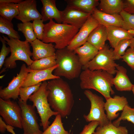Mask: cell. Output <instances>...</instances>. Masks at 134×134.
Segmentation results:
<instances>
[{
    "label": "cell",
    "instance_id": "obj_10",
    "mask_svg": "<svg viewBox=\"0 0 134 134\" xmlns=\"http://www.w3.org/2000/svg\"><path fill=\"white\" fill-rule=\"evenodd\" d=\"M18 103L21 109L23 134H42L43 132L40 129L35 107L24 102L20 98Z\"/></svg>",
    "mask_w": 134,
    "mask_h": 134
},
{
    "label": "cell",
    "instance_id": "obj_31",
    "mask_svg": "<svg viewBox=\"0 0 134 134\" xmlns=\"http://www.w3.org/2000/svg\"><path fill=\"white\" fill-rule=\"evenodd\" d=\"M17 27L18 31L23 34L26 41L29 43L37 39L34 32L32 23L30 22L18 23Z\"/></svg>",
    "mask_w": 134,
    "mask_h": 134
},
{
    "label": "cell",
    "instance_id": "obj_30",
    "mask_svg": "<svg viewBox=\"0 0 134 134\" xmlns=\"http://www.w3.org/2000/svg\"><path fill=\"white\" fill-rule=\"evenodd\" d=\"M0 32L7 35L8 37L20 39L17 31L14 30L11 22L1 16L0 17Z\"/></svg>",
    "mask_w": 134,
    "mask_h": 134
},
{
    "label": "cell",
    "instance_id": "obj_25",
    "mask_svg": "<svg viewBox=\"0 0 134 134\" xmlns=\"http://www.w3.org/2000/svg\"><path fill=\"white\" fill-rule=\"evenodd\" d=\"M67 5L81 11L91 14L99 3L98 0H66Z\"/></svg>",
    "mask_w": 134,
    "mask_h": 134
},
{
    "label": "cell",
    "instance_id": "obj_45",
    "mask_svg": "<svg viewBox=\"0 0 134 134\" xmlns=\"http://www.w3.org/2000/svg\"><path fill=\"white\" fill-rule=\"evenodd\" d=\"M132 91L134 95V84H133V86L132 89Z\"/></svg>",
    "mask_w": 134,
    "mask_h": 134
},
{
    "label": "cell",
    "instance_id": "obj_5",
    "mask_svg": "<svg viewBox=\"0 0 134 134\" xmlns=\"http://www.w3.org/2000/svg\"><path fill=\"white\" fill-rule=\"evenodd\" d=\"M6 43L11 50L10 56L5 60V68L3 72L6 69H13L17 67L16 61L20 60L24 62L28 66L32 64L33 60L31 59L32 53L30 49V43L26 41L2 35Z\"/></svg>",
    "mask_w": 134,
    "mask_h": 134
},
{
    "label": "cell",
    "instance_id": "obj_32",
    "mask_svg": "<svg viewBox=\"0 0 134 134\" xmlns=\"http://www.w3.org/2000/svg\"><path fill=\"white\" fill-rule=\"evenodd\" d=\"M127 120L134 125V108L131 107L129 104L126 105L122 112L120 116L112 123L115 126H119L121 121Z\"/></svg>",
    "mask_w": 134,
    "mask_h": 134
},
{
    "label": "cell",
    "instance_id": "obj_39",
    "mask_svg": "<svg viewBox=\"0 0 134 134\" xmlns=\"http://www.w3.org/2000/svg\"><path fill=\"white\" fill-rule=\"evenodd\" d=\"M99 125V123L96 121L90 122L84 126L79 134H93Z\"/></svg>",
    "mask_w": 134,
    "mask_h": 134
},
{
    "label": "cell",
    "instance_id": "obj_27",
    "mask_svg": "<svg viewBox=\"0 0 134 134\" xmlns=\"http://www.w3.org/2000/svg\"><path fill=\"white\" fill-rule=\"evenodd\" d=\"M128 133L126 127H117L111 122L103 126H98L93 134H128Z\"/></svg>",
    "mask_w": 134,
    "mask_h": 134
},
{
    "label": "cell",
    "instance_id": "obj_2",
    "mask_svg": "<svg viewBox=\"0 0 134 134\" xmlns=\"http://www.w3.org/2000/svg\"><path fill=\"white\" fill-rule=\"evenodd\" d=\"M79 77L80 86L82 89L95 90L103 96L106 100L114 93L112 88L113 85L112 80L114 77L105 71L85 69L81 72Z\"/></svg>",
    "mask_w": 134,
    "mask_h": 134
},
{
    "label": "cell",
    "instance_id": "obj_7",
    "mask_svg": "<svg viewBox=\"0 0 134 134\" xmlns=\"http://www.w3.org/2000/svg\"><path fill=\"white\" fill-rule=\"evenodd\" d=\"M114 49L110 48L107 45L99 52L94 58L87 64L83 66L84 70H101L113 75L116 73V67L119 64L116 63Z\"/></svg>",
    "mask_w": 134,
    "mask_h": 134
},
{
    "label": "cell",
    "instance_id": "obj_34",
    "mask_svg": "<svg viewBox=\"0 0 134 134\" xmlns=\"http://www.w3.org/2000/svg\"><path fill=\"white\" fill-rule=\"evenodd\" d=\"M130 39H125L121 40L114 49L113 53L115 60H119L125 54L127 47L130 46Z\"/></svg>",
    "mask_w": 134,
    "mask_h": 134
},
{
    "label": "cell",
    "instance_id": "obj_4",
    "mask_svg": "<svg viewBox=\"0 0 134 134\" xmlns=\"http://www.w3.org/2000/svg\"><path fill=\"white\" fill-rule=\"evenodd\" d=\"M56 57V65L58 66L54 71V75L69 80L79 76L82 66L74 51L68 49L67 47L57 49Z\"/></svg>",
    "mask_w": 134,
    "mask_h": 134
},
{
    "label": "cell",
    "instance_id": "obj_36",
    "mask_svg": "<svg viewBox=\"0 0 134 134\" xmlns=\"http://www.w3.org/2000/svg\"><path fill=\"white\" fill-rule=\"evenodd\" d=\"M43 21L41 19L33 21V28L35 35L37 39L42 40L44 30V24Z\"/></svg>",
    "mask_w": 134,
    "mask_h": 134
},
{
    "label": "cell",
    "instance_id": "obj_19",
    "mask_svg": "<svg viewBox=\"0 0 134 134\" xmlns=\"http://www.w3.org/2000/svg\"><path fill=\"white\" fill-rule=\"evenodd\" d=\"M42 4L41 15L44 21L54 19L58 23H62V11L56 7V0H41Z\"/></svg>",
    "mask_w": 134,
    "mask_h": 134
},
{
    "label": "cell",
    "instance_id": "obj_33",
    "mask_svg": "<svg viewBox=\"0 0 134 134\" xmlns=\"http://www.w3.org/2000/svg\"><path fill=\"white\" fill-rule=\"evenodd\" d=\"M42 83L36 85L25 87H21L20 90V99L23 101L27 103L30 97L39 89Z\"/></svg>",
    "mask_w": 134,
    "mask_h": 134
},
{
    "label": "cell",
    "instance_id": "obj_42",
    "mask_svg": "<svg viewBox=\"0 0 134 134\" xmlns=\"http://www.w3.org/2000/svg\"><path fill=\"white\" fill-rule=\"evenodd\" d=\"M22 1L21 0H0V4L12 3L18 4Z\"/></svg>",
    "mask_w": 134,
    "mask_h": 134
},
{
    "label": "cell",
    "instance_id": "obj_18",
    "mask_svg": "<svg viewBox=\"0 0 134 134\" xmlns=\"http://www.w3.org/2000/svg\"><path fill=\"white\" fill-rule=\"evenodd\" d=\"M127 70L123 67L118 65L116 67V75L112 82L119 91H130L133 85L127 74Z\"/></svg>",
    "mask_w": 134,
    "mask_h": 134
},
{
    "label": "cell",
    "instance_id": "obj_12",
    "mask_svg": "<svg viewBox=\"0 0 134 134\" xmlns=\"http://www.w3.org/2000/svg\"><path fill=\"white\" fill-rule=\"evenodd\" d=\"M99 25L98 22L91 15L67 47V48L73 51L82 45L87 41L91 32Z\"/></svg>",
    "mask_w": 134,
    "mask_h": 134
},
{
    "label": "cell",
    "instance_id": "obj_8",
    "mask_svg": "<svg viewBox=\"0 0 134 134\" xmlns=\"http://www.w3.org/2000/svg\"><path fill=\"white\" fill-rule=\"evenodd\" d=\"M84 94L91 103L89 113L87 115L84 114L83 115L86 121H97L99 123V126L101 127L107 125L111 122L109 120L105 113V102L103 98L89 90H85Z\"/></svg>",
    "mask_w": 134,
    "mask_h": 134
},
{
    "label": "cell",
    "instance_id": "obj_28",
    "mask_svg": "<svg viewBox=\"0 0 134 134\" xmlns=\"http://www.w3.org/2000/svg\"><path fill=\"white\" fill-rule=\"evenodd\" d=\"M19 14L17 4L14 3L0 4V15L11 22Z\"/></svg>",
    "mask_w": 134,
    "mask_h": 134
},
{
    "label": "cell",
    "instance_id": "obj_26",
    "mask_svg": "<svg viewBox=\"0 0 134 134\" xmlns=\"http://www.w3.org/2000/svg\"><path fill=\"white\" fill-rule=\"evenodd\" d=\"M56 55L34 61L31 65L27 68L33 70L48 69L56 65Z\"/></svg>",
    "mask_w": 134,
    "mask_h": 134
},
{
    "label": "cell",
    "instance_id": "obj_41",
    "mask_svg": "<svg viewBox=\"0 0 134 134\" xmlns=\"http://www.w3.org/2000/svg\"><path fill=\"white\" fill-rule=\"evenodd\" d=\"M7 125L3 120L2 118L0 117V132L2 134L5 133L7 129Z\"/></svg>",
    "mask_w": 134,
    "mask_h": 134
},
{
    "label": "cell",
    "instance_id": "obj_17",
    "mask_svg": "<svg viewBox=\"0 0 134 134\" xmlns=\"http://www.w3.org/2000/svg\"><path fill=\"white\" fill-rule=\"evenodd\" d=\"M33 48L32 59L33 61L56 55L55 45L45 43L36 39L29 42Z\"/></svg>",
    "mask_w": 134,
    "mask_h": 134
},
{
    "label": "cell",
    "instance_id": "obj_20",
    "mask_svg": "<svg viewBox=\"0 0 134 134\" xmlns=\"http://www.w3.org/2000/svg\"><path fill=\"white\" fill-rule=\"evenodd\" d=\"M100 24L105 26H113L122 27L123 20L120 14H110L104 13L96 8L91 14Z\"/></svg>",
    "mask_w": 134,
    "mask_h": 134
},
{
    "label": "cell",
    "instance_id": "obj_22",
    "mask_svg": "<svg viewBox=\"0 0 134 134\" xmlns=\"http://www.w3.org/2000/svg\"><path fill=\"white\" fill-rule=\"evenodd\" d=\"M107 40V33L106 27L103 25L100 24L90 33L87 41L99 51L105 46Z\"/></svg>",
    "mask_w": 134,
    "mask_h": 134
},
{
    "label": "cell",
    "instance_id": "obj_21",
    "mask_svg": "<svg viewBox=\"0 0 134 134\" xmlns=\"http://www.w3.org/2000/svg\"><path fill=\"white\" fill-rule=\"evenodd\" d=\"M105 27L107 33V40L114 49L121 40L125 39H131L133 37L127 30L122 27L113 26Z\"/></svg>",
    "mask_w": 134,
    "mask_h": 134
},
{
    "label": "cell",
    "instance_id": "obj_44",
    "mask_svg": "<svg viewBox=\"0 0 134 134\" xmlns=\"http://www.w3.org/2000/svg\"><path fill=\"white\" fill-rule=\"evenodd\" d=\"M131 43L130 46V48L134 47V37L130 39Z\"/></svg>",
    "mask_w": 134,
    "mask_h": 134
},
{
    "label": "cell",
    "instance_id": "obj_13",
    "mask_svg": "<svg viewBox=\"0 0 134 134\" xmlns=\"http://www.w3.org/2000/svg\"><path fill=\"white\" fill-rule=\"evenodd\" d=\"M36 1L35 0H26L17 4L19 14L15 18L24 23L42 17L37 9Z\"/></svg>",
    "mask_w": 134,
    "mask_h": 134
},
{
    "label": "cell",
    "instance_id": "obj_1",
    "mask_svg": "<svg viewBox=\"0 0 134 134\" xmlns=\"http://www.w3.org/2000/svg\"><path fill=\"white\" fill-rule=\"evenodd\" d=\"M48 100L50 107L62 117L69 115L74 104L73 93L68 84L61 77L47 82Z\"/></svg>",
    "mask_w": 134,
    "mask_h": 134
},
{
    "label": "cell",
    "instance_id": "obj_38",
    "mask_svg": "<svg viewBox=\"0 0 134 134\" xmlns=\"http://www.w3.org/2000/svg\"><path fill=\"white\" fill-rule=\"evenodd\" d=\"M0 40L2 44L0 52V69H1L4 64L6 57L11 52V50L9 47H7L6 46V41L1 36Z\"/></svg>",
    "mask_w": 134,
    "mask_h": 134
},
{
    "label": "cell",
    "instance_id": "obj_23",
    "mask_svg": "<svg viewBox=\"0 0 134 134\" xmlns=\"http://www.w3.org/2000/svg\"><path fill=\"white\" fill-rule=\"evenodd\" d=\"M73 51L77 55L83 67L91 61L97 55L99 51L94 46L87 41Z\"/></svg>",
    "mask_w": 134,
    "mask_h": 134
},
{
    "label": "cell",
    "instance_id": "obj_15",
    "mask_svg": "<svg viewBox=\"0 0 134 134\" xmlns=\"http://www.w3.org/2000/svg\"><path fill=\"white\" fill-rule=\"evenodd\" d=\"M58 66L56 65L50 68L42 70H33L29 69V72L27 74L22 87L35 85L42 81L60 78L52 74L53 72Z\"/></svg>",
    "mask_w": 134,
    "mask_h": 134
},
{
    "label": "cell",
    "instance_id": "obj_6",
    "mask_svg": "<svg viewBox=\"0 0 134 134\" xmlns=\"http://www.w3.org/2000/svg\"><path fill=\"white\" fill-rule=\"evenodd\" d=\"M47 83L46 81L43 82L38 90L29 98L33 102V105L37 109L43 131L49 126L50 118L53 116H56L59 114L58 112L51 109L48 102V96L49 91L47 87Z\"/></svg>",
    "mask_w": 134,
    "mask_h": 134
},
{
    "label": "cell",
    "instance_id": "obj_14",
    "mask_svg": "<svg viewBox=\"0 0 134 134\" xmlns=\"http://www.w3.org/2000/svg\"><path fill=\"white\" fill-rule=\"evenodd\" d=\"M91 15L67 5L62 11V23L71 25L80 29Z\"/></svg>",
    "mask_w": 134,
    "mask_h": 134
},
{
    "label": "cell",
    "instance_id": "obj_9",
    "mask_svg": "<svg viewBox=\"0 0 134 134\" xmlns=\"http://www.w3.org/2000/svg\"><path fill=\"white\" fill-rule=\"evenodd\" d=\"M0 115L8 125L22 129L21 109L16 102L0 98Z\"/></svg>",
    "mask_w": 134,
    "mask_h": 134
},
{
    "label": "cell",
    "instance_id": "obj_46",
    "mask_svg": "<svg viewBox=\"0 0 134 134\" xmlns=\"http://www.w3.org/2000/svg\"><path fill=\"white\" fill-rule=\"evenodd\" d=\"M4 76V75H3L2 76H0V78H3Z\"/></svg>",
    "mask_w": 134,
    "mask_h": 134
},
{
    "label": "cell",
    "instance_id": "obj_40",
    "mask_svg": "<svg viewBox=\"0 0 134 134\" xmlns=\"http://www.w3.org/2000/svg\"><path fill=\"white\" fill-rule=\"evenodd\" d=\"M123 10L129 13L134 15V0H124Z\"/></svg>",
    "mask_w": 134,
    "mask_h": 134
},
{
    "label": "cell",
    "instance_id": "obj_16",
    "mask_svg": "<svg viewBox=\"0 0 134 134\" xmlns=\"http://www.w3.org/2000/svg\"><path fill=\"white\" fill-rule=\"evenodd\" d=\"M128 104L126 98L124 96L115 95L106 100L104 109L107 117L110 121L117 118L119 115L118 112L123 110Z\"/></svg>",
    "mask_w": 134,
    "mask_h": 134
},
{
    "label": "cell",
    "instance_id": "obj_3",
    "mask_svg": "<svg viewBox=\"0 0 134 134\" xmlns=\"http://www.w3.org/2000/svg\"><path fill=\"white\" fill-rule=\"evenodd\" d=\"M79 30L71 25L56 23L51 20L44 24L42 41L47 43H55V49L64 48L67 47Z\"/></svg>",
    "mask_w": 134,
    "mask_h": 134
},
{
    "label": "cell",
    "instance_id": "obj_37",
    "mask_svg": "<svg viewBox=\"0 0 134 134\" xmlns=\"http://www.w3.org/2000/svg\"><path fill=\"white\" fill-rule=\"evenodd\" d=\"M121 59L134 71V47L128 49Z\"/></svg>",
    "mask_w": 134,
    "mask_h": 134
},
{
    "label": "cell",
    "instance_id": "obj_29",
    "mask_svg": "<svg viewBox=\"0 0 134 134\" xmlns=\"http://www.w3.org/2000/svg\"><path fill=\"white\" fill-rule=\"evenodd\" d=\"M62 118L59 114L56 116L52 124L43 131L42 134H70L64 128Z\"/></svg>",
    "mask_w": 134,
    "mask_h": 134
},
{
    "label": "cell",
    "instance_id": "obj_43",
    "mask_svg": "<svg viewBox=\"0 0 134 134\" xmlns=\"http://www.w3.org/2000/svg\"><path fill=\"white\" fill-rule=\"evenodd\" d=\"M128 33L133 37H134V30L130 29L127 30Z\"/></svg>",
    "mask_w": 134,
    "mask_h": 134
},
{
    "label": "cell",
    "instance_id": "obj_35",
    "mask_svg": "<svg viewBox=\"0 0 134 134\" xmlns=\"http://www.w3.org/2000/svg\"><path fill=\"white\" fill-rule=\"evenodd\" d=\"M120 14L123 20L122 27L126 30L130 29L134 30V15L128 13L124 10Z\"/></svg>",
    "mask_w": 134,
    "mask_h": 134
},
{
    "label": "cell",
    "instance_id": "obj_11",
    "mask_svg": "<svg viewBox=\"0 0 134 134\" xmlns=\"http://www.w3.org/2000/svg\"><path fill=\"white\" fill-rule=\"evenodd\" d=\"M29 70L25 64H23L19 73L13 77L8 86L3 89L0 88V98L4 100L11 99L16 100L18 99L20 89L29 72Z\"/></svg>",
    "mask_w": 134,
    "mask_h": 134
},
{
    "label": "cell",
    "instance_id": "obj_24",
    "mask_svg": "<svg viewBox=\"0 0 134 134\" xmlns=\"http://www.w3.org/2000/svg\"><path fill=\"white\" fill-rule=\"evenodd\" d=\"M99 5L100 11L110 14H120L123 10L124 0H101Z\"/></svg>",
    "mask_w": 134,
    "mask_h": 134
}]
</instances>
